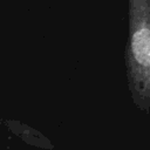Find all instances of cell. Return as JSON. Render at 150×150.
<instances>
[{
    "label": "cell",
    "instance_id": "6da1fadb",
    "mask_svg": "<svg viewBox=\"0 0 150 150\" xmlns=\"http://www.w3.org/2000/svg\"><path fill=\"white\" fill-rule=\"evenodd\" d=\"M124 63L132 103L150 112V0H128Z\"/></svg>",
    "mask_w": 150,
    "mask_h": 150
}]
</instances>
